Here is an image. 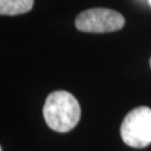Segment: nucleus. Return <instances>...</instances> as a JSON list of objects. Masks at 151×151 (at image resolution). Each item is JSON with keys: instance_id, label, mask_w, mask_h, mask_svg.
I'll return each mask as SVG.
<instances>
[{"instance_id": "obj_1", "label": "nucleus", "mask_w": 151, "mask_h": 151, "mask_svg": "<svg viewBox=\"0 0 151 151\" xmlns=\"http://www.w3.org/2000/svg\"><path fill=\"white\" fill-rule=\"evenodd\" d=\"M44 119L50 129L68 132L74 129L81 118V108L73 94L66 91L50 93L44 104Z\"/></svg>"}, {"instance_id": "obj_2", "label": "nucleus", "mask_w": 151, "mask_h": 151, "mask_svg": "<svg viewBox=\"0 0 151 151\" xmlns=\"http://www.w3.org/2000/svg\"><path fill=\"white\" fill-rule=\"evenodd\" d=\"M121 138L132 148H146L151 143V109L139 106L125 115L120 128Z\"/></svg>"}, {"instance_id": "obj_3", "label": "nucleus", "mask_w": 151, "mask_h": 151, "mask_svg": "<svg viewBox=\"0 0 151 151\" xmlns=\"http://www.w3.org/2000/svg\"><path fill=\"white\" fill-rule=\"evenodd\" d=\"M78 30L85 32H116L124 26V17L115 10L105 8L88 9L81 12L75 19Z\"/></svg>"}, {"instance_id": "obj_4", "label": "nucleus", "mask_w": 151, "mask_h": 151, "mask_svg": "<svg viewBox=\"0 0 151 151\" xmlns=\"http://www.w3.org/2000/svg\"><path fill=\"white\" fill-rule=\"evenodd\" d=\"M34 6V0H0V14L16 16L26 14Z\"/></svg>"}, {"instance_id": "obj_5", "label": "nucleus", "mask_w": 151, "mask_h": 151, "mask_svg": "<svg viewBox=\"0 0 151 151\" xmlns=\"http://www.w3.org/2000/svg\"><path fill=\"white\" fill-rule=\"evenodd\" d=\"M148 2H149V5L151 6V0H148Z\"/></svg>"}, {"instance_id": "obj_6", "label": "nucleus", "mask_w": 151, "mask_h": 151, "mask_svg": "<svg viewBox=\"0 0 151 151\" xmlns=\"http://www.w3.org/2000/svg\"><path fill=\"white\" fill-rule=\"evenodd\" d=\"M150 66H151V58H150Z\"/></svg>"}]
</instances>
